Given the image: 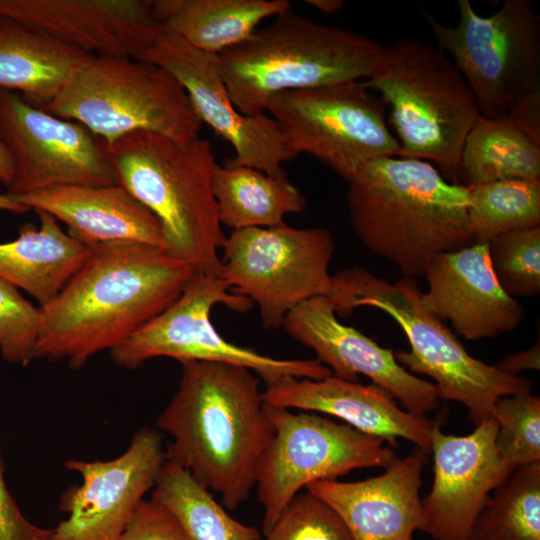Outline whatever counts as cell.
<instances>
[{
    "mask_svg": "<svg viewBox=\"0 0 540 540\" xmlns=\"http://www.w3.org/2000/svg\"><path fill=\"white\" fill-rule=\"evenodd\" d=\"M73 120L110 143L138 131L185 143L202 122L178 80L162 67L132 58L91 56L43 108Z\"/></svg>",
    "mask_w": 540,
    "mask_h": 540,
    "instance_id": "obj_8",
    "label": "cell"
},
{
    "mask_svg": "<svg viewBox=\"0 0 540 540\" xmlns=\"http://www.w3.org/2000/svg\"><path fill=\"white\" fill-rule=\"evenodd\" d=\"M217 304L237 312L254 305L220 277L197 272L173 304L111 350L113 361L128 369L157 357L228 363L250 369L265 385L288 377L321 380L332 375L317 359L274 358L224 339L210 319Z\"/></svg>",
    "mask_w": 540,
    "mask_h": 540,
    "instance_id": "obj_10",
    "label": "cell"
},
{
    "mask_svg": "<svg viewBox=\"0 0 540 540\" xmlns=\"http://www.w3.org/2000/svg\"><path fill=\"white\" fill-rule=\"evenodd\" d=\"M34 211H44L86 245L134 242L165 251L158 219L120 184L67 185L14 196Z\"/></svg>",
    "mask_w": 540,
    "mask_h": 540,
    "instance_id": "obj_23",
    "label": "cell"
},
{
    "mask_svg": "<svg viewBox=\"0 0 540 540\" xmlns=\"http://www.w3.org/2000/svg\"><path fill=\"white\" fill-rule=\"evenodd\" d=\"M90 57L0 15V88L35 107L52 101Z\"/></svg>",
    "mask_w": 540,
    "mask_h": 540,
    "instance_id": "obj_25",
    "label": "cell"
},
{
    "mask_svg": "<svg viewBox=\"0 0 540 540\" xmlns=\"http://www.w3.org/2000/svg\"><path fill=\"white\" fill-rule=\"evenodd\" d=\"M494 418L465 436L441 431L436 421L430 434L433 484L422 499V532L434 540H468L471 527L490 494L513 472L499 455Z\"/></svg>",
    "mask_w": 540,
    "mask_h": 540,
    "instance_id": "obj_17",
    "label": "cell"
},
{
    "mask_svg": "<svg viewBox=\"0 0 540 540\" xmlns=\"http://www.w3.org/2000/svg\"><path fill=\"white\" fill-rule=\"evenodd\" d=\"M500 371L518 376L524 370H538L540 367L539 340L528 350L517 352L495 365Z\"/></svg>",
    "mask_w": 540,
    "mask_h": 540,
    "instance_id": "obj_38",
    "label": "cell"
},
{
    "mask_svg": "<svg viewBox=\"0 0 540 540\" xmlns=\"http://www.w3.org/2000/svg\"><path fill=\"white\" fill-rule=\"evenodd\" d=\"M196 273L190 263L151 245H88L78 271L52 301L39 307L36 359L83 367L166 310Z\"/></svg>",
    "mask_w": 540,
    "mask_h": 540,
    "instance_id": "obj_1",
    "label": "cell"
},
{
    "mask_svg": "<svg viewBox=\"0 0 540 540\" xmlns=\"http://www.w3.org/2000/svg\"><path fill=\"white\" fill-rule=\"evenodd\" d=\"M467 188V217L474 243H488L511 230L540 227V181L501 180Z\"/></svg>",
    "mask_w": 540,
    "mask_h": 540,
    "instance_id": "obj_31",
    "label": "cell"
},
{
    "mask_svg": "<svg viewBox=\"0 0 540 540\" xmlns=\"http://www.w3.org/2000/svg\"><path fill=\"white\" fill-rule=\"evenodd\" d=\"M428 452L415 447L381 475L342 482L324 480L306 490L327 503L353 540H414L424 524L420 489Z\"/></svg>",
    "mask_w": 540,
    "mask_h": 540,
    "instance_id": "obj_21",
    "label": "cell"
},
{
    "mask_svg": "<svg viewBox=\"0 0 540 540\" xmlns=\"http://www.w3.org/2000/svg\"><path fill=\"white\" fill-rule=\"evenodd\" d=\"M140 60L171 73L186 91L202 124L232 146L234 157L224 164L252 167L273 177L287 176L282 163L296 156L277 123L267 113L245 116L236 108L220 76L217 55L201 51L163 28Z\"/></svg>",
    "mask_w": 540,
    "mask_h": 540,
    "instance_id": "obj_15",
    "label": "cell"
},
{
    "mask_svg": "<svg viewBox=\"0 0 540 540\" xmlns=\"http://www.w3.org/2000/svg\"><path fill=\"white\" fill-rule=\"evenodd\" d=\"M336 314L326 296H316L291 310L282 327L289 336L310 348L333 376L356 382L358 375H364L415 415L425 416L439 406L440 398L433 383L409 372L391 349L341 323Z\"/></svg>",
    "mask_w": 540,
    "mask_h": 540,
    "instance_id": "obj_18",
    "label": "cell"
},
{
    "mask_svg": "<svg viewBox=\"0 0 540 540\" xmlns=\"http://www.w3.org/2000/svg\"><path fill=\"white\" fill-rule=\"evenodd\" d=\"M0 15L99 57L140 60L163 31L152 0H0Z\"/></svg>",
    "mask_w": 540,
    "mask_h": 540,
    "instance_id": "obj_19",
    "label": "cell"
},
{
    "mask_svg": "<svg viewBox=\"0 0 540 540\" xmlns=\"http://www.w3.org/2000/svg\"><path fill=\"white\" fill-rule=\"evenodd\" d=\"M492 270L512 297L540 293V227L504 232L488 243Z\"/></svg>",
    "mask_w": 540,
    "mask_h": 540,
    "instance_id": "obj_32",
    "label": "cell"
},
{
    "mask_svg": "<svg viewBox=\"0 0 540 540\" xmlns=\"http://www.w3.org/2000/svg\"><path fill=\"white\" fill-rule=\"evenodd\" d=\"M468 540H540V462L516 467L490 494Z\"/></svg>",
    "mask_w": 540,
    "mask_h": 540,
    "instance_id": "obj_30",
    "label": "cell"
},
{
    "mask_svg": "<svg viewBox=\"0 0 540 540\" xmlns=\"http://www.w3.org/2000/svg\"><path fill=\"white\" fill-rule=\"evenodd\" d=\"M106 148L118 184L158 219L165 251L200 274L219 277L226 235L212 190L218 163L211 143L200 137L180 143L138 131Z\"/></svg>",
    "mask_w": 540,
    "mask_h": 540,
    "instance_id": "obj_4",
    "label": "cell"
},
{
    "mask_svg": "<svg viewBox=\"0 0 540 540\" xmlns=\"http://www.w3.org/2000/svg\"><path fill=\"white\" fill-rule=\"evenodd\" d=\"M326 297L339 315L370 306L393 318L410 345L409 352L395 353L397 361L411 373L430 377L440 400L463 404L475 426L492 418L501 397L531 391L529 379L509 375L471 356L445 323L424 306L422 291L413 278L390 282L353 266L332 275Z\"/></svg>",
    "mask_w": 540,
    "mask_h": 540,
    "instance_id": "obj_6",
    "label": "cell"
},
{
    "mask_svg": "<svg viewBox=\"0 0 540 540\" xmlns=\"http://www.w3.org/2000/svg\"><path fill=\"white\" fill-rule=\"evenodd\" d=\"M384 48L365 35L289 9L218 54L217 64L233 104L243 115L256 116L283 92L367 80Z\"/></svg>",
    "mask_w": 540,
    "mask_h": 540,
    "instance_id": "obj_5",
    "label": "cell"
},
{
    "mask_svg": "<svg viewBox=\"0 0 540 540\" xmlns=\"http://www.w3.org/2000/svg\"><path fill=\"white\" fill-rule=\"evenodd\" d=\"M267 410L274 434L259 461L255 484L263 534L311 483L337 480L355 469L387 468L396 458L383 439L323 414L269 405Z\"/></svg>",
    "mask_w": 540,
    "mask_h": 540,
    "instance_id": "obj_11",
    "label": "cell"
},
{
    "mask_svg": "<svg viewBox=\"0 0 540 540\" xmlns=\"http://www.w3.org/2000/svg\"><path fill=\"white\" fill-rule=\"evenodd\" d=\"M53 529L32 524L7 489L0 446V540H50Z\"/></svg>",
    "mask_w": 540,
    "mask_h": 540,
    "instance_id": "obj_37",
    "label": "cell"
},
{
    "mask_svg": "<svg viewBox=\"0 0 540 540\" xmlns=\"http://www.w3.org/2000/svg\"><path fill=\"white\" fill-rule=\"evenodd\" d=\"M0 141L11 156L8 194L57 186L118 184L106 143L81 123L52 115L0 88Z\"/></svg>",
    "mask_w": 540,
    "mask_h": 540,
    "instance_id": "obj_14",
    "label": "cell"
},
{
    "mask_svg": "<svg viewBox=\"0 0 540 540\" xmlns=\"http://www.w3.org/2000/svg\"><path fill=\"white\" fill-rule=\"evenodd\" d=\"M492 418L498 423L495 439L501 458L515 468L540 462V398L531 393L501 397Z\"/></svg>",
    "mask_w": 540,
    "mask_h": 540,
    "instance_id": "obj_33",
    "label": "cell"
},
{
    "mask_svg": "<svg viewBox=\"0 0 540 540\" xmlns=\"http://www.w3.org/2000/svg\"><path fill=\"white\" fill-rule=\"evenodd\" d=\"M263 397L269 406L331 415L391 447L402 438L430 454V434L436 421L399 407L375 384L363 385L333 375L321 380L288 377L265 385Z\"/></svg>",
    "mask_w": 540,
    "mask_h": 540,
    "instance_id": "obj_22",
    "label": "cell"
},
{
    "mask_svg": "<svg viewBox=\"0 0 540 540\" xmlns=\"http://www.w3.org/2000/svg\"><path fill=\"white\" fill-rule=\"evenodd\" d=\"M40 322L39 306L0 279V352L5 361L27 366L36 359Z\"/></svg>",
    "mask_w": 540,
    "mask_h": 540,
    "instance_id": "obj_35",
    "label": "cell"
},
{
    "mask_svg": "<svg viewBox=\"0 0 540 540\" xmlns=\"http://www.w3.org/2000/svg\"><path fill=\"white\" fill-rule=\"evenodd\" d=\"M264 540H353L339 515L306 490L282 512Z\"/></svg>",
    "mask_w": 540,
    "mask_h": 540,
    "instance_id": "obj_34",
    "label": "cell"
},
{
    "mask_svg": "<svg viewBox=\"0 0 540 540\" xmlns=\"http://www.w3.org/2000/svg\"><path fill=\"white\" fill-rule=\"evenodd\" d=\"M0 210L9 211L16 214H24L30 209L20 203L14 196L10 194H0Z\"/></svg>",
    "mask_w": 540,
    "mask_h": 540,
    "instance_id": "obj_41",
    "label": "cell"
},
{
    "mask_svg": "<svg viewBox=\"0 0 540 540\" xmlns=\"http://www.w3.org/2000/svg\"><path fill=\"white\" fill-rule=\"evenodd\" d=\"M348 184L354 233L403 277L424 276L437 256L474 243L467 217L468 188L449 182L427 161L380 157Z\"/></svg>",
    "mask_w": 540,
    "mask_h": 540,
    "instance_id": "obj_3",
    "label": "cell"
},
{
    "mask_svg": "<svg viewBox=\"0 0 540 540\" xmlns=\"http://www.w3.org/2000/svg\"><path fill=\"white\" fill-rule=\"evenodd\" d=\"M161 26L218 55L246 40L262 20L291 9L288 0H152Z\"/></svg>",
    "mask_w": 540,
    "mask_h": 540,
    "instance_id": "obj_26",
    "label": "cell"
},
{
    "mask_svg": "<svg viewBox=\"0 0 540 540\" xmlns=\"http://www.w3.org/2000/svg\"><path fill=\"white\" fill-rule=\"evenodd\" d=\"M117 540H190L177 516L154 499H143Z\"/></svg>",
    "mask_w": 540,
    "mask_h": 540,
    "instance_id": "obj_36",
    "label": "cell"
},
{
    "mask_svg": "<svg viewBox=\"0 0 540 540\" xmlns=\"http://www.w3.org/2000/svg\"><path fill=\"white\" fill-rule=\"evenodd\" d=\"M14 166L10 154L0 141V183L8 188L13 180Z\"/></svg>",
    "mask_w": 540,
    "mask_h": 540,
    "instance_id": "obj_39",
    "label": "cell"
},
{
    "mask_svg": "<svg viewBox=\"0 0 540 540\" xmlns=\"http://www.w3.org/2000/svg\"><path fill=\"white\" fill-rule=\"evenodd\" d=\"M35 212L39 227L26 223L16 239L0 243V279L26 291L40 307L52 301L78 271L88 245L64 231L51 214Z\"/></svg>",
    "mask_w": 540,
    "mask_h": 540,
    "instance_id": "obj_24",
    "label": "cell"
},
{
    "mask_svg": "<svg viewBox=\"0 0 540 540\" xmlns=\"http://www.w3.org/2000/svg\"><path fill=\"white\" fill-rule=\"evenodd\" d=\"M212 190L221 224L233 231L281 225L287 215L307 206L287 176L273 177L247 166L217 164Z\"/></svg>",
    "mask_w": 540,
    "mask_h": 540,
    "instance_id": "obj_27",
    "label": "cell"
},
{
    "mask_svg": "<svg viewBox=\"0 0 540 540\" xmlns=\"http://www.w3.org/2000/svg\"><path fill=\"white\" fill-rule=\"evenodd\" d=\"M512 179L540 181V142L504 117L479 114L464 140L458 183Z\"/></svg>",
    "mask_w": 540,
    "mask_h": 540,
    "instance_id": "obj_28",
    "label": "cell"
},
{
    "mask_svg": "<svg viewBox=\"0 0 540 540\" xmlns=\"http://www.w3.org/2000/svg\"><path fill=\"white\" fill-rule=\"evenodd\" d=\"M365 81L294 90L274 96L266 109L295 155L309 154L350 181L367 163L400 156L385 105Z\"/></svg>",
    "mask_w": 540,
    "mask_h": 540,
    "instance_id": "obj_13",
    "label": "cell"
},
{
    "mask_svg": "<svg viewBox=\"0 0 540 540\" xmlns=\"http://www.w3.org/2000/svg\"><path fill=\"white\" fill-rule=\"evenodd\" d=\"M457 25L430 13L427 23L439 48L469 86L479 114L500 118L540 94V17L529 0H506L481 16L468 0H458Z\"/></svg>",
    "mask_w": 540,
    "mask_h": 540,
    "instance_id": "obj_9",
    "label": "cell"
},
{
    "mask_svg": "<svg viewBox=\"0 0 540 540\" xmlns=\"http://www.w3.org/2000/svg\"><path fill=\"white\" fill-rule=\"evenodd\" d=\"M366 86L390 109L400 156L436 164L459 184V162L467 133L479 115L464 77L440 48L401 39L385 46Z\"/></svg>",
    "mask_w": 540,
    "mask_h": 540,
    "instance_id": "obj_7",
    "label": "cell"
},
{
    "mask_svg": "<svg viewBox=\"0 0 540 540\" xmlns=\"http://www.w3.org/2000/svg\"><path fill=\"white\" fill-rule=\"evenodd\" d=\"M164 462L162 434L151 427L138 430L115 459L66 461L82 483L62 495L60 507L68 517L53 529L50 540H117Z\"/></svg>",
    "mask_w": 540,
    "mask_h": 540,
    "instance_id": "obj_16",
    "label": "cell"
},
{
    "mask_svg": "<svg viewBox=\"0 0 540 540\" xmlns=\"http://www.w3.org/2000/svg\"><path fill=\"white\" fill-rule=\"evenodd\" d=\"M335 248L333 234L322 227L235 230L224 241L219 277L258 306L264 328L276 329L300 303L327 296Z\"/></svg>",
    "mask_w": 540,
    "mask_h": 540,
    "instance_id": "obj_12",
    "label": "cell"
},
{
    "mask_svg": "<svg viewBox=\"0 0 540 540\" xmlns=\"http://www.w3.org/2000/svg\"><path fill=\"white\" fill-rule=\"evenodd\" d=\"M151 498L177 516L190 540H260L255 527L234 519L211 491L173 462L165 460Z\"/></svg>",
    "mask_w": 540,
    "mask_h": 540,
    "instance_id": "obj_29",
    "label": "cell"
},
{
    "mask_svg": "<svg viewBox=\"0 0 540 540\" xmlns=\"http://www.w3.org/2000/svg\"><path fill=\"white\" fill-rule=\"evenodd\" d=\"M181 365L178 388L155 423L172 437L165 460L234 510L255 487L259 461L274 434L261 379L234 364Z\"/></svg>",
    "mask_w": 540,
    "mask_h": 540,
    "instance_id": "obj_2",
    "label": "cell"
},
{
    "mask_svg": "<svg viewBox=\"0 0 540 540\" xmlns=\"http://www.w3.org/2000/svg\"><path fill=\"white\" fill-rule=\"evenodd\" d=\"M305 3L321 13L329 15L336 14L344 6V1L342 0H306Z\"/></svg>",
    "mask_w": 540,
    "mask_h": 540,
    "instance_id": "obj_40",
    "label": "cell"
},
{
    "mask_svg": "<svg viewBox=\"0 0 540 540\" xmlns=\"http://www.w3.org/2000/svg\"><path fill=\"white\" fill-rule=\"evenodd\" d=\"M422 303L441 321H449L466 340L497 337L516 329L525 311L499 284L487 243L443 253L428 266Z\"/></svg>",
    "mask_w": 540,
    "mask_h": 540,
    "instance_id": "obj_20",
    "label": "cell"
}]
</instances>
